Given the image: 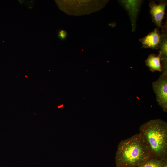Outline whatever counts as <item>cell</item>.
Listing matches in <instances>:
<instances>
[{"mask_svg": "<svg viewBox=\"0 0 167 167\" xmlns=\"http://www.w3.org/2000/svg\"><path fill=\"white\" fill-rule=\"evenodd\" d=\"M167 5L166 0L160 1L158 3H156L154 1H152L149 3L150 14L152 21L157 28H159L163 25V21L164 18Z\"/></svg>", "mask_w": 167, "mask_h": 167, "instance_id": "5", "label": "cell"}, {"mask_svg": "<svg viewBox=\"0 0 167 167\" xmlns=\"http://www.w3.org/2000/svg\"><path fill=\"white\" fill-rule=\"evenodd\" d=\"M136 167H167V159L152 157Z\"/></svg>", "mask_w": 167, "mask_h": 167, "instance_id": "9", "label": "cell"}, {"mask_svg": "<svg viewBox=\"0 0 167 167\" xmlns=\"http://www.w3.org/2000/svg\"></svg>", "mask_w": 167, "mask_h": 167, "instance_id": "11", "label": "cell"}, {"mask_svg": "<svg viewBox=\"0 0 167 167\" xmlns=\"http://www.w3.org/2000/svg\"><path fill=\"white\" fill-rule=\"evenodd\" d=\"M139 133L152 157L167 159V123L161 119L150 120L142 125Z\"/></svg>", "mask_w": 167, "mask_h": 167, "instance_id": "2", "label": "cell"}, {"mask_svg": "<svg viewBox=\"0 0 167 167\" xmlns=\"http://www.w3.org/2000/svg\"><path fill=\"white\" fill-rule=\"evenodd\" d=\"M159 54L160 56L162 71H167V21L161 28Z\"/></svg>", "mask_w": 167, "mask_h": 167, "instance_id": "6", "label": "cell"}, {"mask_svg": "<svg viewBox=\"0 0 167 167\" xmlns=\"http://www.w3.org/2000/svg\"><path fill=\"white\" fill-rule=\"evenodd\" d=\"M161 34L159 28H156L146 35L139 39L142 44V47L158 49L159 48Z\"/></svg>", "mask_w": 167, "mask_h": 167, "instance_id": "7", "label": "cell"}, {"mask_svg": "<svg viewBox=\"0 0 167 167\" xmlns=\"http://www.w3.org/2000/svg\"><path fill=\"white\" fill-rule=\"evenodd\" d=\"M118 1L119 4L127 12L131 22L132 31L134 32L136 28L139 15L143 1L120 0Z\"/></svg>", "mask_w": 167, "mask_h": 167, "instance_id": "4", "label": "cell"}, {"mask_svg": "<svg viewBox=\"0 0 167 167\" xmlns=\"http://www.w3.org/2000/svg\"><path fill=\"white\" fill-rule=\"evenodd\" d=\"M154 91L158 105L167 112V71H162L158 79L152 83Z\"/></svg>", "mask_w": 167, "mask_h": 167, "instance_id": "3", "label": "cell"}, {"mask_svg": "<svg viewBox=\"0 0 167 167\" xmlns=\"http://www.w3.org/2000/svg\"><path fill=\"white\" fill-rule=\"evenodd\" d=\"M67 34L66 31L63 30H60L58 32V36L60 39L64 40L66 38Z\"/></svg>", "mask_w": 167, "mask_h": 167, "instance_id": "10", "label": "cell"}, {"mask_svg": "<svg viewBox=\"0 0 167 167\" xmlns=\"http://www.w3.org/2000/svg\"><path fill=\"white\" fill-rule=\"evenodd\" d=\"M146 66L149 68L152 72L156 71L162 72L160 56L159 54H151L149 55L145 61Z\"/></svg>", "mask_w": 167, "mask_h": 167, "instance_id": "8", "label": "cell"}, {"mask_svg": "<svg viewBox=\"0 0 167 167\" xmlns=\"http://www.w3.org/2000/svg\"><path fill=\"white\" fill-rule=\"evenodd\" d=\"M152 157L143 139L137 134L119 143L115 157L116 167H136Z\"/></svg>", "mask_w": 167, "mask_h": 167, "instance_id": "1", "label": "cell"}]
</instances>
